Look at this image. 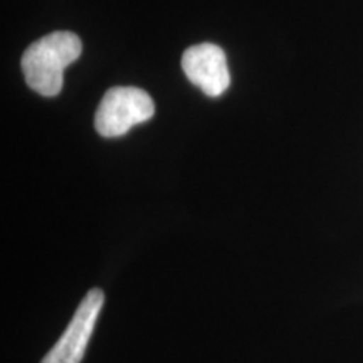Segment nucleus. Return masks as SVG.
I'll list each match as a JSON object with an SVG mask.
<instances>
[{
  "mask_svg": "<svg viewBox=\"0 0 363 363\" xmlns=\"http://www.w3.org/2000/svg\"><path fill=\"white\" fill-rule=\"evenodd\" d=\"M182 69L195 86L211 98L220 96L230 84L225 54L219 45L212 43L189 48L182 56Z\"/></svg>",
  "mask_w": 363,
  "mask_h": 363,
  "instance_id": "20e7f679",
  "label": "nucleus"
},
{
  "mask_svg": "<svg viewBox=\"0 0 363 363\" xmlns=\"http://www.w3.org/2000/svg\"><path fill=\"white\" fill-rule=\"evenodd\" d=\"M155 113V104L147 91L131 88V86H118L106 91L99 103L94 126L104 138H116L145 123Z\"/></svg>",
  "mask_w": 363,
  "mask_h": 363,
  "instance_id": "f03ea898",
  "label": "nucleus"
},
{
  "mask_svg": "<svg viewBox=\"0 0 363 363\" xmlns=\"http://www.w3.org/2000/svg\"><path fill=\"white\" fill-rule=\"evenodd\" d=\"M103 305L104 293L101 289L94 288L86 293L66 331L40 363H81Z\"/></svg>",
  "mask_w": 363,
  "mask_h": 363,
  "instance_id": "7ed1b4c3",
  "label": "nucleus"
},
{
  "mask_svg": "<svg viewBox=\"0 0 363 363\" xmlns=\"http://www.w3.org/2000/svg\"><path fill=\"white\" fill-rule=\"evenodd\" d=\"M81 39L67 30L35 40L26 49L21 62L29 88L43 96H56L65 84V69L81 56Z\"/></svg>",
  "mask_w": 363,
  "mask_h": 363,
  "instance_id": "f257e3e1",
  "label": "nucleus"
}]
</instances>
